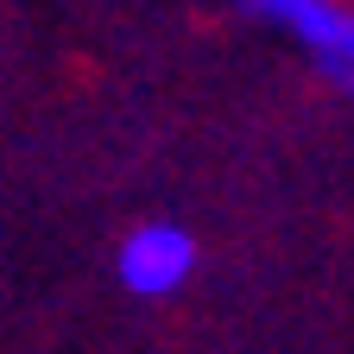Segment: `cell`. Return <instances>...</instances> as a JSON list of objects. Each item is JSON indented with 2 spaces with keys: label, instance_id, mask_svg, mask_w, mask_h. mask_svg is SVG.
<instances>
[{
  "label": "cell",
  "instance_id": "cell-1",
  "mask_svg": "<svg viewBox=\"0 0 354 354\" xmlns=\"http://www.w3.org/2000/svg\"><path fill=\"white\" fill-rule=\"evenodd\" d=\"M241 7L259 26L285 32L329 88L354 95V7L348 0H241Z\"/></svg>",
  "mask_w": 354,
  "mask_h": 354
},
{
  "label": "cell",
  "instance_id": "cell-2",
  "mask_svg": "<svg viewBox=\"0 0 354 354\" xmlns=\"http://www.w3.org/2000/svg\"><path fill=\"white\" fill-rule=\"evenodd\" d=\"M114 272L133 297H171L196 272V234L177 228V221H140L114 247Z\"/></svg>",
  "mask_w": 354,
  "mask_h": 354
}]
</instances>
